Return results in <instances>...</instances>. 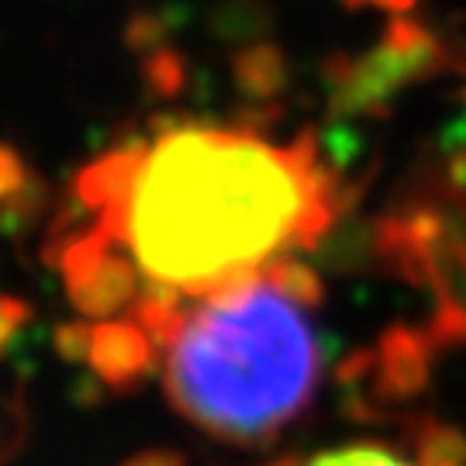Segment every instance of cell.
<instances>
[{"label": "cell", "instance_id": "obj_15", "mask_svg": "<svg viewBox=\"0 0 466 466\" xmlns=\"http://www.w3.org/2000/svg\"><path fill=\"white\" fill-rule=\"evenodd\" d=\"M273 466H290V460H280V463H273Z\"/></svg>", "mask_w": 466, "mask_h": 466}, {"label": "cell", "instance_id": "obj_4", "mask_svg": "<svg viewBox=\"0 0 466 466\" xmlns=\"http://www.w3.org/2000/svg\"><path fill=\"white\" fill-rule=\"evenodd\" d=\"M442 73H466V42H446L415 17H394L370 52L329 63L332 115L383 117L400 90Z\"/></svg>", "mask_w": 466, "mask_h": 466}, {"label": "cell", "instance_id": "obj_16", "mask_svg": "<svg viewBox=\"0 0 466 466\" xmlns=\"http://www.w3.org/2000/svg\"><path fill=\"white\" fill-rule=\"evenodd\" d=\"M463 97H466V90H463Z\"/></svg>", "mask_w": 466, "mask_h": 466}, {"label": "cell", "instance_id": "obj_7", "mask_svg": "<svg viewBox=\"0 0 466 466\" xmlns=\"http://www.w3.org/2000/svg\"><path fill=\"white\" fill-rule=\"evenodd\" d=\"M290 466H463V442L442 429H432L429 439L418 442L415 452H404L387 442H350L318 452L308 463L290 460Z\"/></svg>", "mask_w": 466, "mask_h": 466}, {"label": "cell", "instance_id": "obj_11", "mask_svg": "<svg viewBox=\"0 0 466 466\" xmlns=\"http://www.w3.org/2000/svg\"><path fill=\"white\" fill-rule=\"evenodd\" d=\"M25 180H28V173H25L21 156L15 149H7V146H0V204L7 198H15L17 190L25 187Z\"/></svg>", "mask_w": 466, "mask_h": 466}, {"label": "cell", "instance_id": "obj_6", "mask_svg": "<svg viewBox=\"0 0 466 466\" xmlns=\"http://www.w3.org/2000/svg\"><path fill=\"white\" fill-rule=\"evenodd\" d=\"M84 356L111 387H132L159 363V346L152 335L128 318H100L86 325Z\"/></svg>", "mask_w": 466, "mask_h": 466}, {"label": "cell", "instance_id": "obj_8", "mask_svg": "<svg viewBox=\"0 0 466 466\" xmlns=\"http://www.w3.org/2000/svg\"><path fill=\"white\" fill-rule=\"evenodd\" d=\"M232 76L235 86L249 100L269 107L273 100H280L290 84V63L277 42L269 38H256L246 42L242 49L232 56Z\"/></svg>", "mask_w": 466, "mask_h": 466}, {"label": "cell", "instance_id": "obj_12", "mask_svg": "<svg viewBox=\"0 0 466 466\" xmlns=\"http://www.w3.org/2000/svg\"><path fill=\"white\" fill-rule=\"evenodd\" d=\"M25 304L15 298H0V350H4V342L11 339V335L21 329V321H25Z\"/></svg>", "mask_w": 466, "mask_h": 466}, {"label": "cell", "instance_id": "obj_13", "mask_svg": "<svg viewBox=\"0 0 466 466\" xmlns=\"http://www.w3.org/2000/svg\"><path fill=\"white\" fill-rule=\"evenodd\" d=\"M350 7H380V11H411L415 0H346Z\"/></svg>", "mask_w": 466, "mask_h": 466}, {"label": "cell", "instance_id": "obj_1", "mask_svg": "<svg viewBox=\"0 0 466 466\" xmlns=\"http://www.w3.org/2000/svg\"><path fill=\"white\" fill-rule=\"evenodd\" d=\"M346 200L311 132L277 146L249 125H167L135 142L94 228L132 259L142 294L198 300L318 246Z\"/></svg>", "mask_w": 466, "mask_h": 466}, {"label": "cell", "instance_id": "obj_2", "mask_svg": "<svg viewBox=\"0 0 466 466\" xmlns=\"http://www.w3.org/2000/svg\"><path fill=\"white\" fill-rule=\"evenodd\" d=\"M321 300V277L294 256L187 300L159 342L173 408L200 432L235 446L283 432L321 383V342L311 321Z\"/></svg>", "mask_w": 466, "mask_h": 466}, {"label": "cell", "instance_id": "obj_9", "mask_svg": "<svg viewBox=\"0 0 466 466\" xmlns=\"http://www.w3.org/2000/svg\"><path fill=\"white\" fill-rule=\"evenodd\" d=\"M215 28L221 38L232 42H256L269 28V11L259 0H232L215 15Z\"/></svg>", "mask_w": 466, "mask_h": 466}, {"label": "cell", "instance_id": "obj_5", "mask_svg": "<svg viewBox=\"0 0 466 466\" xmlns=\"http://www.w3.org/2000/svg\"><path fill=\"white\" fill-rule=\"evenodd\" d=\"M56 263L63 269L69 300L80 315L117 318L128 315L142 294V280L135 273L132 259L107 242L90 225L84 232H69L56 246Z\"/></svg>", "mask_w": 466, "mask_h": 466}, {"label": "cell", "instance_id": "obj_10", "mask_svg": "<svg viewBox=\"0 0 466 466\" xmlns=\"http://www.w3.org/2000/svg\"><path fill=\"white\" fill-rule=\"evenodd\" d=\"M146 84H149V90L152 94H159V97L180 94L187 84L184 56L167 49V46H156V49L146 56Z\"/></svg>", "mask_w": 466, "mask_h": 466}, {"label": "cell", "instance_id": "obj_14", "mask_svg": "<svg viewBox=\"0 0 466 466\" xmlns=\"http://www.w3.org/2000/svg\"><path fill=\"white\" fill-rule=\"evenodd\" d=\"M128 466H177V460H169V456H163V452H159V456L152 452V456H138V460H132Z\"/></svg>", "mask_w": 466, "mask_h": 466}, {"label": "cell", "instance_id": "obj_3", "mask_svg": "<svg viewBox=\"0 0 466 466\" xmlns=\"http://www.w3.org/2000/svg\"><path fill=\"white\" fill-rule=\"evenodd\" d=\"M383 267L429 287L439 332L466 339V156H429L373 228Z\"/></svg>", "mask_w": 466, "mask_h": 466}]
</instances>
